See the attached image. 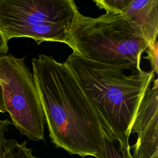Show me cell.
Here are the masks:
<instances>
[{
  "mask_svg": "<svg viewBox=\"0 0 158 158\" xmlns=\"http://www.w3.org/2000/svg\"><path fill=\"white\" fill-rule=\"evenodd\" d=\"M33 77L49 136L71 155L102 158V141L110 138L74 76L52 56L31 60Z\"/></svg>",
  "mask_w": 158,
  "mask_h": 158,
  "instance_id": "6da1fadb",
  "label": "cell"
},
{
  "mask_svg": "<svg viewBox=\"0 0 158 158\" xmlns=\"http://www.w3.org/2000/svg\"><path fill=\"white\" fill-rule=\"evenodd\" d=\"M101 119L112 141L129 144L133 120L155 74L121 69L86 59L74 52L64 62Z\"/></svg>",
  "mask_w": 158,
  "mask_h": 158,
  "instance_id": "7a4b0ae2",
  "label": "cell"
},
{
  "mask_svg": "<svg viewBox=\"0 0 158 158\" xmlns=\"http://www.w3.org/2000/svg\"><path fill=\"white\" fill-rule=\"evenodd\" d=\"M68 46L86 59L133 72L141 70V54L148 44L140 30L121 13L106 12L91 17L78 9Z\"/></svg>",
  "mask_w": 158,
  "mask_h": 158,
  "instance_id": "3957f363",
  "label": "cell"
},
{
  "mask_svg": "<svg viewBox=\"0 0 158 158\" xmlns=\"http://www.w3.org/2000/svg\"><path fill=\"white\" fill-rule=\"evenodd\" d=\"M73 0H0V31L8 42L27 37L69 45L76 11Z\"/></svg>",
  "mask_w": 158,
  "mask_h": 158,
  "instance_id": "277c9868",
  "label": "cell"
},
{
  "mask_svg": "<svg viewBox=\"0 0 158 158\" xmlns=\"http://www.w3.org/2000/svg\"><path fill=\"white\" fill-rule=\"evenodd\" d=\"M25 57L0 56V87L12 123L30 140L44 139V115L33 73Z\"/></svg>",
  "mask_w": 158,
  "mask_h": 158,
  "instance_id": "5b68a950",
  "label": "cell"
},
{
  "mask_svg": "<svg viewBox=\"0 0 158 158\" xmlns=\"http://www.w3.org/2000/svg\"><path fill=\"white\" fill-rule=\"evenodd\" d=\"M137 134L133 158H158V80L146 91L133 122Z\"/></svg>",
  "mask_w": 158,
  "mask_h": 158,
  "instance_id": "8992f818",
  "label": "cell"
},
{
  "mask_svg": "<svg viewBox=\"0 0 158 158\" xmlns=\"http://www.w3.org/2000/svg\"><path fill=\"white\" fill-rule=\"evenodd\" d=\"M120 13L140 30L148 46L157 43L158 0H128Z\"/></svg>",
  "mask_w": 158,
  "mask_h": 158,
  "instance_id": "52a82bcc",
  "label": "cell"
},
{
  "mask_svg": "<svg viewBox=\"0 0 158 158\" xmlns=\"http://www.w3.org/2000/svg\"><path fill=\"white\" fill-rule=\"evenodd\" d=\"M26 144V141L19 143L14 139H6L2 158H40L33 155L32 149L27 148Z\"/></svg>",
  "mask_w": 158,
  "mask_h": 158,
  "instance_id": "ba28073f",
  "label": "cell"
},
{
  "mask_svg": "<svg viewBox=\"0 0 158 158\" xmlns=\"http://www.w3.org/2000/svg\"><path fill=\"white\" fill-rule=\"evenodd\" d=\"M118 143L120 146L119 148H117L113 141L104 136L101 146L102 158H133L129 144L122 141Z\"/></svg>",
  "mask_w": 158,
  "mask_h": 158,
  "instance_id": "9c48e42d",
  "label": "cell"
},
{
  "mask_svg": "<svg viewBox=\"0 0 158 158\" xmlns=\"http://www.w3.org/2000/svg\"><path fill=\"white\" fill-rule=\"evenodd\" d=\"M158 42L154 45L148 47L145 52L147 53V56L144 57L145 59H148L150 62L151 66V72L154 74H157V48Z\"/></svg>",
  "mask_w": 158,
  "mask_h": 158,
  "instance_id": "30bf717a",
  "label": "cell"
},
{
  "mask_svg": "<svg viewBox=\"0 0 158 158\" xmlns=\"http://www.w3.org/2000/svg\"><path fill=\"white\" fill-rule=\"evenodd\" d=\"M12 122L8 120H0V158L3 157V146L5 141V133L9 130V126Z\"/></svg>",
  "mask_w": 158,
  "mask_h": 158,
  "instance_id": "8fae6325",
  "label": "cell"
},
{
  "mask_svg": "<svg viewBox=\"0 0 158 158\" xmlns=\"http://www.w3.org/2000/svg\"><path fill=\"white\" fill-rule=\"evenodd\" d=\"M9 50L8 42L0 31V56L7 54Z\"/></svg>",
  "mask_w": 158,
  "mask_h": 158,
  "instance_id": "7c38bea8",
  "label": "cell"
},
{
  "mask_svg": "<svg viewBox=\"0 0 158 158\" xmlns=\"http://www.w3.org/2000/svg\"><path fill=\"white\" fill-rule=\"evenodd\" d=\"M6 109L4 105L3 102V99H2V92H1V89L0 87V112L1 113H4L6 112Z\"/></svg>",
  "mask_w": 158,
  "mask_h": 158,
  "instance_id": "4fadbf2b",
  "label": "cell"
}]
</instances>
